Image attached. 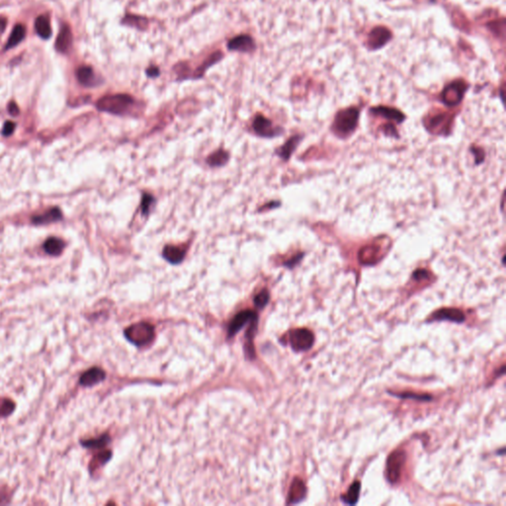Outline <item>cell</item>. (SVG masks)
Returning a JSON list of instances; mask_svg holds the SVG:
<instances>
[{
    "label": "cell",
    "mask_w": 506,
    "mask_h": 506,
    "mask_svg": "<svg viewBox=\"0 0 506 506\" xmlns=\"http://www.w3.org/2000/svg\"><path fill=\"white\" fill-rule=\"evenodd\" d=\"M6 27V19L4 17H0V32H2Z\"/></svg>",
    "instance_id": "obj_34"
},
{
    "label": "cell",
    "mask_w": 506,
    "mask_h": 506,
    "mask_svg": "<svg viewBox=\"0 0 506 506\" xmlns=\"http://www.w3.org/2000/svg\"><path fill=\"white\" fill-rule=\"evenodd\" d=\"M15 127H16V125H15L13 122H10V121L6 122V123L4 124V126H3L2 134H3L4 136H6V137H8V136L12 135V134H13V132H14V130H15Z\"/></svg>",
    "instance_id": "obj_32"
},
{
    "label": "cell",
    "mask_w": 506,
    "mask_h": 506,
    "mask_svg": "<svg viewBox=\"0 0 506 506\" xmlns=\"http://www.w3.org/2000/svg\"><path fill=\"white\" fill-rule=\"evenodd\" d=\"M466 319L464 312L456 308L440 309L432 314V320H449L452 322L462 323Z\"/></svg>",
    "instance_id": "obj_7"
},
{
    "label": "cell",
    "mask_w": 506,
    "mask_h": 506,
    "mask_svg": "<svg viewBox=\"0 0 506 506\" xmlns=\"http://www.w3.org/2000/svg\"><path fill=\"white\" fill-rule=\"evenodd\" d=\"M15 408V404L12 400L8 398L0 399V417H5L10 415Z\"/></svg>",
    "instance_id": "obj_25"
},
{
    "label": "cell",
    "mask_w": 506,
    "mask_h": 506,
    "mask_svg": "<svg viewBox=\"0 0 506 506\" xmlns=\"http://www.w3.org/2000/svg\"><path fill=\"white\" fill-rule=\"evenodd\" d=\"M229 154L225 151H218V152H215L214 154H212L211 156H209L207 158V162L209 165L213 166V167H217V166H223L225 165L228 160H229Z\"/></svg>",
    "instance_id": "obj_24"
},
{
    "label": "cell",
    "mask_w": 506,
    "mask_h": 506,
    "mask_svg": "<svg viewBox=\"0 0 506 506\" xmlns=\"http://www.w3.org/2000/svg\"><path fill=\"white\" fill-rule=\"evenodd\" d=\"M467 85L464 81H454L442 92V100L448 106L458 105L464 97Z\"/></svg>",
    "instance_id": "obj_6"
},
{
    "label": "cell",
    "mask_w": 506,
    "mask_h": 506,
    "mask_svg": "<svg viewBox=\"0 0 506 506\" xmlns=\"http://www.w3.org/2000/svg\"><path fill=\"white\" fill-rule=\"evenodd\" d=\"M135 100L127 94L109 95L101 98L97 102L98 110L114 115H123L128 113L134 106Z\"/></svg>",
    "instance_id": "obj_1"
},
{
    "label": "cell",
    "mask_w": 506,
    "mask_h": 506,
    "mask_svg": "<svg viewBox=\"0 0 506 506\" xmlns=\"http://www.w3.org/2000/svg\"><path fill=\"white\" fill-rule=\"evenodd\" d=\"M63 214L59 208H53L49 212L36 216L33 218V223L36 225H47V224H52L55 222H58L62 220Z\"/></svg>",
    "instance_id": "obj_16"
},
{
    "label": "cell",
    "mask_w": 506,
    "mask_h": 506,
    "mask_svg": "<svg viewBox=\"0 0 506 506\" xmlns=\"http://www.w3.org/2000/svg\"><path fill=\"white\" fill-rule=\"evenodd\" d=\"M289 341L294 350L307 351L311 349L314 343V335L307 328H297L290 332Z\"/></svg>",
    "instance_id": "obj_5"
},
{
    "label": "cell",
    "mask_w": 506,
    "mask_h": 506,
    "mask_svg": "<svg viewBox=\"0 0 506 506\" xmlns=\"http://www.w3.org/2000/svg\"><path fill=\"white\" fill-rule=\"evenodd\" d=\"M394 395L401 397V398H415L419 400H430L431 396H428V394H416L413 392H402V393H394Z\"/></svg>",
    "instance_id": "obj_30"
},
{
    "label": "cell",
    "mask_w": 506,
    "mask_h": 506,
    "mask_svg": "<svg viewBox=\"0 0 506 506\" xmlns=\"http://www.w3.org/2000/svg\"><path fill=\"white\" fill-rule=\"evenodd\" d=\"M73 44V34L68 25L63 26L56 42V49L60 53H67Z\"/></svg>",
    "instance_id": "obj_13"
},
{
    "label": "cell",
    "mask_w": 506,
    "mask_h": 506,
    "mask_svg": "<svg viewBox=\"0 0 506 506\" xmlns=\"http://www.w3.org/2000/svg\"><path fill=\"white\" fill-rule=\"evenodd\" d=\"M390 34L386 28L377 27L375 28L369 36V45L370 47L376 49L383 45H385L389 41Z\"/></svg>",
    "instance_id": "obj_15"
},
{
    "label": "cell",
    "mask_w": 506,
    "mask_h": 506,
    "mask_svg": "<svg viewBox=\"0 0 506 506\" xmlns=\"http://www.w3.org/2000/svg\"><path fill=\"white\" fill-rule=\"evenodd\" d=\"M360 490H361V483H360V481L355 480L351 484L350 487L347 490V492L345 494H342L340 496V498H341V500L345 504L354 505V504H356L358 502L359 495H360Z\"/></svg>",
    "instance_id": "obj_19"
},
{
    "label": "cell",
    "mask_w": 506,
    "mask_h": 506,
    "mask_svg": "<svg viewBox=\"0 0 506 506\" xmlns=\"http://www.w3.org/2000/svg\"><path fill=\"white\" fill-rule=\"evenodd\" d=\"M229 49L232 51L239 52H251L255 49V44L253 40L247 35L238 36L229 43Z\"/></svg>",
    "instance_id": "obj_14"
},
{
    "label": "cell",
    "mask_w": 506,
    "mask_h": 506,
    "mask_svg": "<svg viewBox=\"0 0 506 506\" xmlns=\"http://www.w3.org/2000/svg\"><path fill=\"white\" fill-rule=\"evenodd\" d=\"M307 494V487L302 479L299 477H296L290 487V492H289V503H299L301 502Z\"/></svg>",
    "instance_id": "obj_10"
},
{
    "label": "cell",
    "mask_w": 506,
    "mask_h": 506,
    "mask_svg": "<svg viewBox=\"0 0 506 506\" xmlns=\"http://www.w3.org/2000/svg\"><path fill=\"white\" fill-rule=\"evenodd\" d=\"M35 29L41 38L49 39L52 36V27L50 18L47 15H41L35 22Z\"/></svg>",
    "instance_id": "obj_18"
},
{
    "label": "cell",
    "mask_w": 506,
    "mask_h": 506,
    "mask_svg": "<svg viewBox=\"0 0 506 506\" xmlns=\"http://www.w3.org/2000/svg\"><path fill=\"white\" fill-rule=\"evenodd\" d=\"M257 319V314L252 311H243L235 315L229 327V336H234L247 322Z\"/></svg>",
    "instance_id": "obj_8"
},
{
    "label": "cell",
    "mask_w": 506,
    "mask_h": 506,
    "mask_svg": "<svg viewBox=\"0 0 506 506\" xmlns=\"http://www.w3.org/2000/svg\"><path fill=\"white\" fill-rule=\"evenodd\" d=\"M65 247V243L61 238L58 237H50L46 240L44 244V248L47 253L53 256L60 255Z\"/></svg>",
    "instance_id": "obj_20"
},
{
    "label": "cell",
    "mask_w": 506,
    "mask_h": 506,
    "mask_svg": "<svg viewBox=\"0 0 506 506\" xmlns=\"http://www.w3.org/2000/svg\"><path fill=\"white\" fill-rule=\"evenodd\" d=\"M186 250L184 248H180L178 246L167 245L164 247L162 255L165 260H167L171 264H179L184 260Z\"/></svg>",
    "instance_id": "obj_12"
},
{
    "label": "cell",
    "mask_w": 506,
    "mask_h": 506,
    "mask_svg": "<svg viewBox=\"0 0 506 506\" xmlns=\"http://www.w3.org/2000/svg\"><path fill=\"white\" fill-rule=\"evenodd\" d=\"M126 337L137 346H145L155 338V328L149 323H138L128 327Z\"/></svg>",
    "instance_id": "obj_3"
},
{
    "label": "cell",
    "mask_w": 506,
    "mask_h": 506,
    "mask_svg": "<svg viewBox=\"0 0 506 506\" xmlns=\"http://www.w3.org/2000/svg\"><path fill=\"white\" fill-rule=\"evenodd\" d=\"M111 457V453L110 452H104V453H101L100 455H98L96 458H94V461L93 463L91 464V467H98L103 464H105L109 458Z\"/></svg>",
    "instance_id": "obj_31"
},
{
    "label": "cell",
    "mask_w": 506,
    "mask_h": 506,
    "mask_svg": "<svg viewBox=\"0 0 506 506\" xmlns=\"http://www.w3.org/2000/svg\"><path fill=\"white\" fill-rule=\"evenodd\" d=\"M25 35H26V29L23 25L21 24H18L16 25L12 32H11V35L9 37V40H8V43L6 44L5 46V49L8 50V49H12L13 47L17 46L19 43H21L23 39L25 38Z\"/></svg>",
    "instance_id": "obj_22"
},
{
    "label": "cell",
    "mask_w": 506,
    "mask_h": 506,
    "mask_svg": "<svg viewBox=\"0 0 506 506\" xmlns=\"http://www.w3.org/2000/svg\"><path fill=\"white\" fill-rule=\"evenodd\" d=\"M109 441V437L107 435H104L98 439H93V440H88V441H83L82 445L87 448H92V449H98L104 447L107 442Z\"/></svg>",
    "instance_id": "obj_26"
},
{
    "label": "cell",
    "mask_w": 506,
    "mask_h": 506,
    "mask_svg": "<svg viewBox=\"0 0 506 506\" xmlns=\"http://www.w3.org/2000/svg\"><path fill=\"white\" fill-rule=\"evenodd\" d=\"M77 78L78 81L84 86H93L95 85L96 78L94 72L89 67H81L77 72Z\"/></svg>",
    "instance_id": "obj_21"
},
{
    "label": "cell",
    "mask_w": 506,
    "mask_h": 506,
    "mask_svg": "<svg viewBox=\"0 0 506 506\" xmlns=\"http://www.w3.org/2000/svg\"><path fill=\"white\" fill-rule=\"evenodd\" d=\"M148 75H149L150 77H156V76L158 75V70H157V69H155V68H153V69H151V70H149V71H148Z\"/></svg>",
    "instance_id": "obj_35"
},
{
    "label": "cell",
    "mask_w": 506,
    "mask_h": 506,
    "mask_svg": "<svg viewBox=\"0 0 506 506\" xmlns=\"http://www.w3.org/2000/svg\"><path fill=\"white\" fill-rule=\"evenodd\" d=\"M301 141V137L299 136H295L293 138H291L278 152V156H281L283 159L287 160L290 158L291 155L293 154V152L296 150L297 146L299 145Z\"/></svg>",
    "instance_id": "obj_23"
},
{
    "label": "cell",
    "mask_w": 506,
    "mask_h": 506,
    "mask_svg": "<svg viewBox=\"0 0 506 506\" xmlns=\"http://www.w3.org/2000/svg\"><path fill=\"white\" fill-rule=\"evenodd\" d=\"M253 129L257 135L264 138H272L279 135V132L274 130L271 121L261 115H257L254 119Z\"/></svg>",
    "instance_id": "obj_9"
},
{
    "label": "cell",
    "mask_w": 506,
    "mask_h": 506,
    "mask_svg": "<svg viewBox=\"0 0 506 506\" xmlns=\"http://www.w3.org/2000/svg\"><path fill=\"white\" fill-rule=\"evenodd\" d=\"M371 111L376 114V115H379L381 117L386 118L388 120H391V121H395L397 122L398 124L401 123L403 120H404V116L401 112H399L398 110L396 109H393V108H389V107H384V106H380V107H377V108H373L371 109Z\"/></svg>",
    "instance_id": "obj_17"
},
{
    "label": "cell",
    "mask_w": 506,
    "mask_h": 506,
    "mask_svg": "<svg viewBox=\"0 0 506 506\" xmlns=\"http://www.w3.org/2000/svg\"><path fill=\"white\" fill-rule=\"evenodd\" d=\"M8 111L9 113L12 115V116H17L19 114V108L17 106L16 103L14 102H11L9 105H8Z\"/></svg>",
    "instance_id": "obj_33"
},
{
    "label": "cell",
    "mask_w": 506,
    "mask_h": 506,
    "mask_svg": "<svg viewBox=\"0 0 506 506\" xmlns=\"http://www.w3.org/2000/svg\"><path fill=\"white\" fill-rule=\"evenodd\" d=\"M358 120H359V110L357 108L352 107L344 109L337 113L334 120L333 129L337 134L341 136H347L353 133L354 130L356 129Z\"/></svg>",
    "instance_id": "obj_2"
},
{
    "label": "cell",
    "mask_w": 506,
    "mask_h": 506,
    "mask_svg": "<svg viewBox=\"0 0 506 506\" xmlns=\"http://www.w3.org/2000/svg\"><path fill=\"white\" fill-rule=\"evenodd\" d=\"M153 203H154V197L153 196L149 194H145L143 196L141 209H142V212H143L144 215H148V213L150 211V208L153 205Z\"/></svg>",
    "instance_id": "obj_29"
},
{
    "label": "cell",
    "mask_w": 506,
    "mask_h": 506,
    "mask_svg": "<svg viewBox=\"0 0 506 506\" xmlns=\"http://www.w3.org/2000/svg\"><path fill=\"white\" fill-rule=\"evenodd\" d=\"M106 377L105 372L100 368H92L86 371L80 377V385L84 387H92L102 382Z\"/></svg>",
    "instance_id": "obj_11"
},
{
    "label": "cell",
    "mask_w": 506,
    "mask_h": 506,
    "mask_svg": "<svg viewBox=\"0 0 506 506\" xmlns=\"http://www.w3.org/2000/svg\"><path fill=\"white\" fill-rule=\"evenodd\" d=\"M269 301V293L267 290L260 292L254 299V304L258 309H263Z\"/></svg>",
    "instance_id": "obj_27"
},
{
    "label": "cell",
    "mask_w": 506,
    "mask_h": 506,
    "mask_svg": "<svg viewBox=\"0 0 506 506\" xmlns=\"http://www.w3.org/2000/svg\"><path fill=\"white\" fill-rule=\"evenodd\" d=\"M406 461V454L402 450L393 451L387 460V478L390 483H396L401 475L402 467Z\"/></svg>",
    "instance_id": "obj_4"
},
{
    "label": "cell",
    "mask_w": 506,
    "mask_h": 506,
    "mask_svg": "<svg viewBox=\"0 0 506 506\" xmlns=\"http://www.w3.org/2000/svg\"><path fill=\"white\" fill-rule=\"evenodd\" d=\"M446 121H447V117L445 115H443V114L437 115L430 120L428 128L432 131L438 130L439 128H441V126H443V128H444Z\"/></svg>",
    "instance_id": "obj_28"
}]
</instances>
